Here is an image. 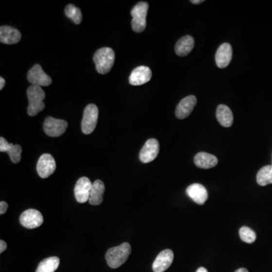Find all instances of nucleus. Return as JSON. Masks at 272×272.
<instances>
[{
    "label": "nucleus",
    "mask_w": 272,
    "mask_h": 272,
    "mask_svg": "<svg viewBox=\"0 0 272 272\" xmlns=\"http://www.w3.org/2000/svg\"><path fill=\"white\" fill-rule=\"evenodd\" d=\"M131 251V246L129 243H123L118 247L109 249L105 255L107 265L112 269H118L126 262Z\"/></svg>",
    "instance_id": "1"
},
{
    "label": "nucleus",
    "mask_w": 272,
    "mask_h": 272,
    "mask_svg": "<svg viewBox=\"0 0 272 272\" xmlns=\"http://www.w3.org/2000/svg\"><path fill=\"white\" fill-rule=\"evenodd\" d=\"M27 95L29 101L27 114L31 117H34L43 111L46 107L43 102L46 98V93L40 86L32 85L27 88Z\"/></svg>",
    "instance_id": "2"
},
{
    "label": "nucleus",
    "mask_w": 272,
    "mask_h": 272,
    "mask_svg": "<svg viewBox=\"0 0 272 272\" xmlns=\"http://www.w3.org/2000/svg\"><path fill=\"white\" fill-rule=\"evenodd\" d=\"M93 61L97 71L100 74H106L114 66L115 53L111 48H102L94 54Z\"/></svg>",
    "instance_id": "3"
},
{
    "label": "nucleus",
    "mask_w": 272,
    "mask_h": 272,
    "mask_svg": "<svg viewBox=\"0 0 272 272\" xmlns=\"http://www.w3.org/2000/svg\"><path fill=\"white\" fill-rule=\"evenodd\" d=\"M149 5L145 2L136 4L131 11L132 27L136 33H141L146 28V17Z\"/></svg>",
    "instance_id": "4"
},
{
    "label": "nucleus",
    "mask_w": 272,
    "mask_h": 272,
    "mask_svg": "<svg viewBox=\"0 0 272 272\" xmlns=\"http://www.w3.org/2000/svg\"><path fill=\"white\" fill-rule=\"evenodd\" d=\"M99 119V108L94 104L85 107L82 119L81 129L84 134L89 135L95 130Z\"/></svg>",
    "instance_id": "5"
},
{
    "label": "nucleus",
    "mask_w": 272,
    "mask_h": 272,
    "mask_svg": "<svg viewBox=\"0 0 272 272\" xmlns=\"http://www.w3.org/2000/svg\"><path fill=\"white\" fill-rule=\"evenodd\" d=\"M68 126V122L64 119L48 117L44 121L43 130L50 137H59L65 133Z\"/></svg>",
    "instance_id": "6"
},
{
    "label": "nucleus",
    "mask_w": 272,
    "mask_h": 272,
    "mask_svg": "<svg viewBox=\"0 0 272 272\" xmlns=\"http://www.w3.org/2000/svg\"><path fill=\"white\" fill-rule=\"evenodd\" d=\"M27 80L32 85L37 86H48L51 85V77L45 73L43 68L39 65H35L27 73Z\"/></svg>",
    "instance_id": "7"
},
{
    "label": "nucleus",
    "mask_w": 272,
    "mask_h": 272,
    "mask_svg": "<svg viewBox=\"0 0 272 272\" xmlns=\"http://www.w3.org/2000/svg\"><path fill=\"white\" fill-rule=\"evenodd\" d=\"M56 170V163L54 157L50 153H44L38 160L36 170L42 179H46L52 175Z\"/></svg>",
    "instance_id": "8"
},
{
    "label": "nucleus",
    "mask_w": 272,
    "mask_h": 272,
    "mask_svg": "<svg viewBox=\"0 0 272 272\" xmlns=\"http://www.w3.org/2000/svg\"><path fill=\"white\" fill-rule=\"evenodd\" d=\"M20 223L24 228L34 229L42 225L43 223V216L42 213L36 209H27L20 215Z\"/></svg>",
    "instance_id": "9"
},
{
    "label": "nucleus",
    "mask_w": 272,
    "mask_h": 272,
    "mask_svg": "<svg viewBox=\"0 0 272 272\" xmlns=\"http://www.w3.org/2000/svg\"><path fill=\"white\" fill-rule=\"evenodd\" d=\"M160 152V144L155 138H150L141 148L139 159L142 163H148L156 158Z\"/></svg>",
    "instance_id": "10"
},
{
    "label": "nucleus",
    "mask_w": 272,
    "mask_h": 272,
    "mask_svg": "<svg viewBox=\"0 0 272 272\" xmlns=\"http://www.w3.org/2000/svg\"><path fill=\"white\" fill-rule=\"evenodd\" d=\"M92 183L87 177H82L74 187V195L77 202L84 204L89 200Z\"/></svg>",
    "instance_id": "11"
},
{
    "label": "nucleus",
    "mask_w": 272,
    "mask_h": 272,
    "mask_svg": "<svg viewBox=\"0 0 272 272\" xmlns=\"http://www.w3.org/2000/svg\"><path fill=\"white\" fill-rule=\"evenodd\" d=\"M152 72L148 67L139 66L135 68L129 76V84L133 85H141L152 79Z\"/></svg>",
    "instance_id": "12"
},
{
    "label": "nucleus",
    "mask_w": 272,
    "mask_h": 272,
    "mask_svg": "<svg viewBox=\"0 0 272 272\" xmlns=\"http://www.w3.org/2000/svg\"><path fill=\"white\" fill-rule=\"evenodd\" d=\"M197 98L194 95H189L182 99L175 109V116L178 119L187 118L197 104Z\"/></svg>",
    "instance_id": "13"
},
{
    "label": "nucleus",
    "mask_w": 272,
    "mask_h": 272,
    "mask_svg": "<svg viewBox=\"0 0 272 272\" xmlns=\"http://www.w3.org/2000/svg\"><path fill=\"white\" fill-rule=\"evenodd\" d=\"M174 259L173 252L171 250H164L160 252L153 263L154 272H163L170 267Z\"/></svg>",
    "instance_id": "14"
},
{
    "label": "nucleus",
    "mask_w": 272,
    "mask_h": 272,
    "mask_svg": "<svg viewBox=\"0 0 272 272\" xmlns=\"http://www.w3.org/2000/svg\"><path fill=\"white\" fill-rule=\"evenodd\" d=\"M187 196L196 204L203 205L208 199V193L206 187L201 184H192L186 189Z\"/></svg>",
    "instance_id": "15"
},
{
    "label": "nucleus",
    "mask_w": 272,
    "mask_h": 272,
    "mask_svg": "<svg viewBox=\"0 0 272 272\" xmlns=\"http://www.w3.org/2000/svg\"><path fill=\"white\" fill-rule=\"evenodd\" d=\"M232 59V48L229 43H223L218 49L216 54V62L220 68H227Z\"/></svg>",
    "instance_id": "16"
},
{
    "label": "nucleus",
    "mask_w": 272,
    "mask_h": 272,
    "mask_svg": "<svg viewBox=\"0 0 272 272\" xmlns=\"http://www.w3.org/2000/svg\"><path fill=\"white\" fill-rule=\"evenodd\" d=\"M0 152H6L10 156L12 163H17L20 162L22 153V148L19 145H14L9 143L3 137L0 138Z\"/></svg>",
    "instance_id": "17"
},
{
    "label": "nucleus",
    "mask_w": 272,
    "mask_h": 272,
    "mask_svg": "<svg viewBox=\"0 0 272 272\" xmlns=\"http://www.w3.org/2000/svg\"><path fill=\"white\" fill-rule=\"evenodd\" d=\"M21 34L18 30L10 26L0 27V42L4 44L12 45L18 43Z\"/></svg>",
    "instance_id": "18"
},
{
    "label": "nucleus",
    "mask_w": 272,
    "mask_h": 272,
    "mask_svg": "<svg viewBox=\"0 0 272 272\" xmlns=\"http://www.w3.org/2000/svg\"><path fill=\"white\" fill-rule=\"evenodd\" d=\"M105 186L104 182L101 180H96L92 183L91 188L90 196L88 202L91 205L98 206L103 201V194H104Z\"/></svg>",
    "instance_id": "19"
},
{
    "label": "nucleus",
    "mask_w": 272,
    "mask_h": 272,
    "mask_svg": "<svg viewBox=\"0 0 272 272\" xmlns=\"http://www.w3.org/2000/svg\"><path fill=\"white\" fill-rule=\"evenodd\" d=\"M194 163L201 169H210L218 164V159L214 155L206 152H200L194 156Z\"/></svg>",
    "instance_id": "20"
},
{
    "label": "nucleus",
    "mask_w": 272,
    "mask_h": 272,
    "mask_svg": "<svg viewBox=\"0 0 272 272\" xmlns=\"http://www.w3.org/2000/svg\"><path fill=\"white\" fill-rule=\"evenodd\" d=\"M194 46V39L191 36H183L178 40L175 44V51L177 55L180 57L186 56L192 51Z\"/></svg>",
    "instance_id": "21"
},
{
    "label": "nucleus",
    "mask_w": 272,
    "mask_h": 272,
    "mask_svg": "<svg viewBox=\"0 0 272 272\" xmlns=\"http://www.w3.org/2000/svg\"><path fill=\"white\" fill-rule=\"evenodd\" d=\"M216 118L221 126L230 127L233 123L234 117L232 111L228 106L220 104L216 110Z\"/></svg>",
    "instance_id": "22"
},
{
    "label": "nucleus",
    "mask_w": 272,
    "mask_h": 272,
    "mask_svg": "<svg viewBox=\"0 0 272 272\" xmlns=\"http://www.w3.org/2000/svg\"><path fill=\"white\" fill-rule=\"evenodd\" d=\"M59 264L58 257H49L39 262L36 272H54L58 269Z\"/></svg>",
    "instance_id": "23"
},
{
    "label": "nucleus",
    "mask_w": 272,
    "mask_h": 272,
    "mask_svg": "<svg viewBox=\"0 0 272 272\" xmlns=\"http://www.w3.org/2000/svg\"><path fill=\"white\" fill-rule=\"evenodd\" d=\"M256 182L260 186L272 184V165L265 166L259 170L256 175Z\"/></svg>",
    "instance_id": "24"
},
{
    "label": "nucleus",
    "mask_w": 272,
    "mask_h": 272,
    "mask_svg": "<svg viewBox=\"0 0 272 272\" xmlns=\"http://www.w3.org/2000/svg\"><path fill=\"white\" fill-rule=\"evenodd\" d=\"M65 12L67 17L71 19L75 24H79L81 23L82 19H83L81 11L73 4H69L67 5Z\"/></svg>",
    "instance_id": "25"
},
{
    "label": "nucleus",
    "mask_w": 272,
    "mask_h": 272,
    "mask_svg": "<svg viewBox=\"0 0 272 272\" xmlns=\"http://www.w3.org/2000/svg\"><path fill=\"white\" fill-rule=\"evenodd\" d=\"M240 238L243 242L247 243H253L256 240V235L255 231L250 229L248 227L243 226L239 231Z\"/></svg>",
    "instance_id": "26"
},
{
    "label": "nucleus",
    "mask_w": 272,
    "mask_h": 272,
    "mask_svg": "<svg viewBox=\"0 0 272 272\" xmlns=\"http://www.w3.org/2000/svg\"><path fill=\"white\" fill-rule=\"evenodd\" d=\"M8 204L5 201H1L0 203V214L3 215L5 214V212L8 209Z\"/></svg>",
    "instance_id": "27"
},
{
    "label": "nucleus",
    "mask_w": 272,
    "mask_h": 272,
    "mask_svg": "<svg viewBox=\"0 0 272 272\" xmlns=\"http://www.w3.org/2000/svg\"><path fill=\"white\" fill-rule=\"evenodd\" d=\"M7 248V244L4 240H0V254H2Z\"/></svg>",
    "instance_id": "28"
},
{
    "label": "nucleus",
    "mask_w": 272,
    "mask_h": 272,
    "mask_svg": "<svg viewBox=\"0 0 272 272\" xmlns=\"http://www.w3.org/2000/svg\"><path fill=\"white\" fill-rule=\"evenodd\" d=\"M5 80H4L2 77H1V78H0V89H1V90H2V88H4V86H5Z\"/></svg>",
    "instance_id": "29"
},
{
    "label": "nucleus",
    "mask_w": 272,
    "mask_h": 272,
    "mask_svg": "<svg viewBox=\"0 0 272 272\" xmlns=\"http://www.w3.org/2000/svg\"><path fill=\"white\" fill-rule=\"evenodd\" d=\"M204 0H192V1H190V2L192 4H194V5H197V4H201L202 2H204Z\"/></svg>",
    "instance_id": "30"
},
{
    "label": "nucleus",
    "mask_w": 272,
    "mask_h": 272,
    "mask_svg": "<svg viewBox=\"0 0 272 272\" xmlns=\"http://www.w3.org/2000/svg\"><path fill=\"white\" fill-rule=\"evenodd\" d=\"M235 272H249L247 269H244V268H241V269H238V270L235 271Z\"/></svg>",
    "instance_id": "31"
},
{
    "label": "nucleus",
    "mask_w": 272,
    "mask_h": 272,
    "mask_svg": "<svg viewBox=\"0 0 272 272\" xmlns=\"http://www.w3.org/2000/svg\"><path fill=\"white\" fill-rule=\"evenodd\" d=\"M208 272L207 270H206V269H205V268L201 267L199 268V269H197V272Z\"/></svg>",
    "instance_id": "32"
}]
</instances>
